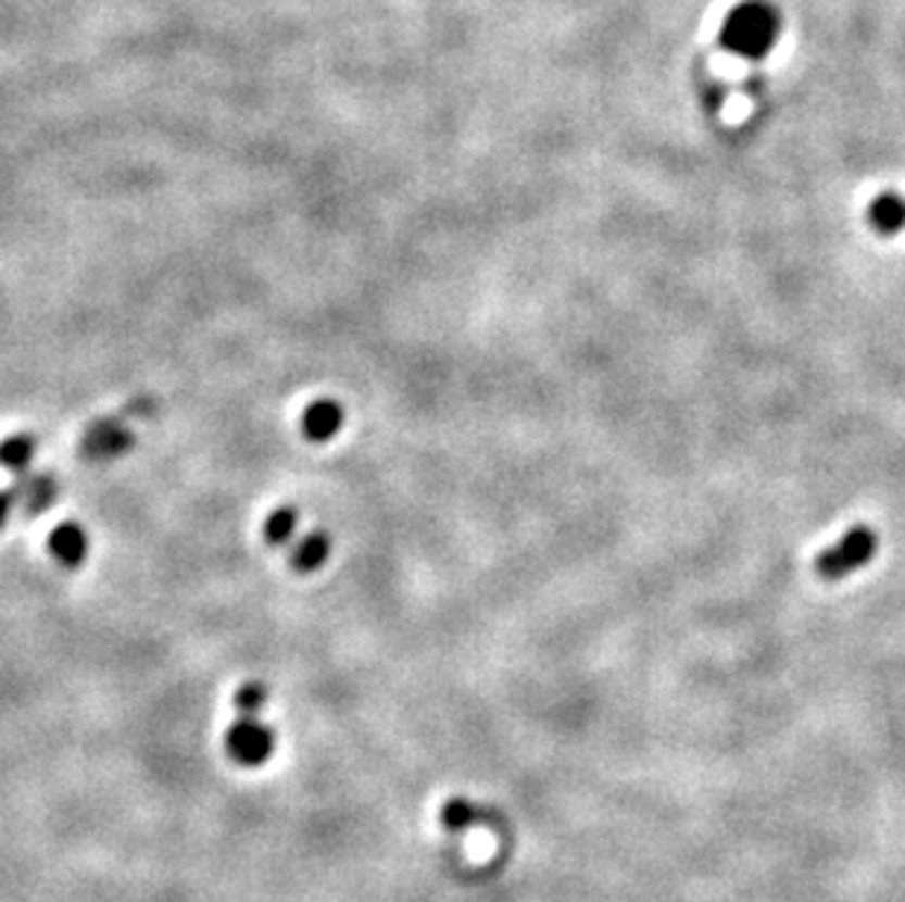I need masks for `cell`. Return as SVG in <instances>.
<instances>
[{
  "instance_id": "obj_2",
  "label": "cell",
  "mask_w": 905,
  "mask_h": 902,
  "mask_svg": "<svg viewBox=\"0 0 905 902\" xmlns=\"http://www.w3.org/2000/svg\"><path fill=\"white\" fill-rule=\"evenodd\" d=\"M879 551V534L870 525H853L844 537L832 542L827 551H820L812 568L820 580L827 584H838L862 566H867L870 560L877 558Z\"/></svg>"
},
{
  "instance_id": "obj_12",
  "label": "cell",
  "mask_w": 905,
  "mask_h": 902,
  "mask_svg": "<svg viewBox=\"0 0 905 902\" xmlns=\"http://www.w3.org/2000/svg\"><path fill=\"white\" fill-rule=\"evenodd\" d=\"M440 820H443L449 832H466L475 820V806L469 800H463V797H452L443 806V812H440Z\"/></svg>"
},
{
  "instance_id": "obj_3",
  "label": "cell",
  "mask_w": 905,
  "mask_h": 902,
  "mask_svg": "<svg viewBox=\"0 0 905 902\" xmlns=\"http://www.w3.org/2000/svg\"><path fill=\"white\" fill-rule=\"evenodd\" d=\"M276 748V736L267 724H261L259 718H241L231 724L226 730V750L238 765L255 768L264 765L273 756Z\"/></svg>"
},
{
  "instance_id": "obj_14",
  "label": "cell",
  "mask_w": 905,
  "mask_h": 902,
  "mask_svg": "<svg viewBox=\"0 0 905 902\" xmlns=\"http://www.w3.org/2000/svg\"><path fill=\"white\" fill-rule=\"evenodd\" d=\"M12 508H15V496H12V490H0V528L7 525Z\"/></svg>"
},
{
  "instance_id": "obj_7",
  "label": "cell",
  "mask_w": 905,
  "mask_h": 902,
  "mask_svg": "<svg viewBox=\"0 0 905 902\" xmlns=\"http://www.w3.org/2000/svg\"><path fill=\"white\" fill-rule=\"evenodd\" d=\"M867 223L882 238H894L905 229V200L896 191H882L867 205Z\"/></svg>"
},
{
  "instance_id": "obj_13",
  "label": "cell",
  "mask_w": 905,
  "mask_h": 902,
  "mask_svg": "<svg viewBox=\"0 0 905 902\" xmlns=\"http://www.w3.org/2000/svg\"><path fill=\"white\" fill-rule=\"evenodd\" d=\"M264 703H267V689L261 682H247L235 694V706L241 712V718H255L264 710Z\"/></svg>"
},
{
  "instance_id": "obj_10",
  "label": "cell",
  "mask_w": 905,
  "mask_h": 902,
  "mask_svg": "<svg viewBox=\"0 0 905 902\" xmlns=\"http://www.w3.org/2000/svg\"><path fill=\"white\" fill-rule=\"evenodd\" d=\"M33 458H36V440L29 434H12L0 442V466L3 469L21 475V472H27Z\"/></svg>"
},
{
  "instance_id": "obj_9",
  "label": "cell",
  "mask_w": 905,
  "mask_h": 902,
  "mask_svg": "<svg viewBox=\"0 0 905 902\" xmlns=\"http://www.w3.org/2000/svg\"><path fill=\"white\" fill-rule=\"evenodd\" d=\"M328 554H331V539L323 530H314V534L297 539V546L290 548V563L297 572H317L328 560Z\"/></svg>"
},
{
  "instance_id": "obj_6",
  "label": "cell",
  "mask_w": 905,
  "mask_h": 902,
  "mask_svg": "<svg viewBox=\"0 0 905 902\" xmlns=\"http://www.w3.org/2000/svg\"><path fill=\"white\" fill-rule=\"evenodd\" d=\"M343 408L335 399H317L302 413V434L314 442H326L343 428Z\"/></svg>"
},
{
  "instance_id": "obj_11",
  "label": "cell",
  "mask_w": 905,
  "mask_h": 902,
  "mask_svg": "<svg viewBox=\"0 0 905 902\" xmlns=\"http://www.w3.org/2000/svg\"><path fill=\"white\" fill-rule=\"evenodd\" d=\"M297 528H299L297 510L279 508V510H273L271 516H267V522H264V537H267V542H273V546H285V542H290V539L297 537Z\"/></svg>"
},
{
  "instance_id": "obj_8",
  "label": "cell",
  "mask_w": 905,
  "mask_h": 902,
  "mask_svg": "<svg viewBox=\"0 0 905 902\" xmlns=\"http://www.w3.org/2000/svg\"><path fill=\"white\" fill-rule=\"evenodd\" d=\"M48 548L50 554H53L65 568L79 566V563L88 558L86 530L79 528V525H74V522H65V525L53 528V534H50L48 539Z\"/></svg>"
},
{
  "instance_id": "obj_4",
  "label": "cell",
  "mask_w": 905,
  "mask_h": 902,
  "mask_svg": "<svg viewBox=\"0 0 905 902\" xmlns=\"http://www.w3.org/2000/svg\"><path fill=\"white\" fill-rule=\"evenodd\" d=\"M133 431L121 419H97L83 434V451L91 461H112L133 449Z\"/></svg>"
},
{
  "instance_id": "obj_1",
  "label": "cell",
  "mask_w": 905,
  "mask_h": 902,
  "mask_svg": "<svg viewBox=\"0 0 905 902\" xmlns=\"http://www.w3.org/2000/svg\"><path fill=\"white\" fill-rule=\"evenodd\" d=\"M780 12L768 0H744L724 18L721 45L742 59L768 57L780 39Z\"/></svg>"
},
{
  "instance_id": "obj_5",
  "label": "cell",
  "mask_w": 905,
  "mask_h": 902,
  "mask_svg": "<svg viewBox=\"0 0 905 902\" xmlns=\"http://www.w3.org/2000/svg\"><path fill=\"white\" fill-rule=\"evenodd\" d=\"M15 504L29 516H39L45 510L53 508L59 496V484L48 472H21L15 487H12Z\"/></svg>"
}]
</instances>
